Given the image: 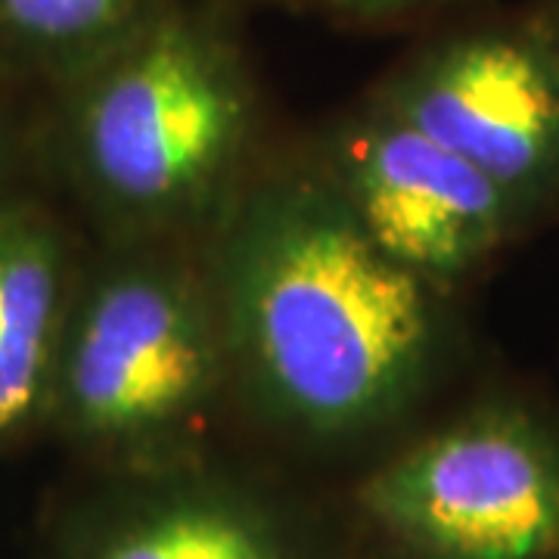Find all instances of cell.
<instances>
[{"mask_svg": "<svg viewBox=\"0 0 559 559\" xmlns=\"http://www.w3.org/2000/svg\"><path fill=\"white\" fill-rule=\"evenodd\" d=\"M224 323L264 407L308 436L392 417L432 352L429 283L367 237L340 190L280 183L224 259Z\"/></svg>", "mask_w": 559, "mask_h": 559, "instance_id": "obj_1", "label": "cell"}, {"mask_svg": "<svg viewBox=\"0 0 559 559\" xmlns=\"http://www.w3.org/2000/svg\"><path fill=\"white\" fill-rule=\"evenodd\" d=\"M237 66L209 32L140 22L81 62L69 150L91 193L128 218L162 221L200 202L246 138Z\"/></svg>", "mask_w": 559, "mask_h": 559, "instance_id": "obj_2", "label": "cell"}, {"mask_svg": "<svg viewBox=\"0 0 559 559\" xmlns=\"http://www.w3.org/2000/svg\"><path fill=\"white\" fill-rule=\"evenodd\" d=\"M218 360L197 289L175 271L131 264L69 305L50 411L94 444L159 441L209 404Z\"/></svg>", "mask_w": 559, "mask_h": 559, "instance_id": "obj_3", "label": "cell"}, {"mask_svg": "<svg viewBox=\"0 0 559 559\" xmlns=\"http://www.w3.org/2000/svg\"><path fill=\"white\" fill-rule=\"evenodd\" d=\"M360 510L417 559H559V441L522 414H476L385 460Z\"/></svg>", "mask_w": 559, "mask_h": 559, "instance_id": "obj_4", "label": "cell"}, {"mask_svg": "<svg viewBox=\"0 0 559 559\" xmlns=\"http://www.w3.org/2000/svg\"><path fill=\"white\" fill-rule=\"evenodd\" d=\"M385 109L513 200L559 162V60L528 38L454 40L411 69Z\"/></svg>", "mask_w": 559, "mask_h": 559, "instance_id": "obj_5", "label": "cell"}, {"mask_svg": "<svg viewBox=\"0 0 559 559\" xmlns=\"http://www.w3.org/2000/svg\"><path fill=\"white\" fill-rule=\"evenodd\" d=\"M340 197L367 237L423 283L485 259L513 209L495 180L389 109L348 140Z\"/></svg>", "mask_w": 559, "mask_h": 559, "instance_id": "obj_6", "label": "cell"}, {"mask_svg": "<svg viewBox=\"0 0 559 559\" xmlns=\"http://www.w3.org/2000/svg\"><path fill=\"white\" fill-rule=\"evenodd\" d=\"M69 305L60 230L32 205H0V441L50 411Z\"/></svg>", "mask_w": 559, "mask_h": 559, "instance_id": "obj_7", "label": "cell"}, {"mask_svg": "<svg viewBox=\"0 0 559 559\" xmlns=\"http://www.w3.org/2000/svg\"><path fill=\"white\" fill-rule=\"evenodd\" d=\"M87 559H289V547L259 507L218 491H180L103 528Z\"/></svg>", "mask_w": 559, "mask_h": 559, "instance_id": "obj_8", "label": "cell"}, {"mask_svg": "<svg viewBox=\"0 0 559 559\" xmlns=\"http://www.w3.org/2000/svg\"><path fill=\"white\" fill-rule=\"evenodd\" d=\"M150 0H0V38L44 60L87 62L138 28Z\"/></svg>", "mask_w": 559, "mask_h": 559, "instance_id": "obj_9", "label": "cell"}, {"mask_svg": "<svg viewBox=\"0 0 559 559\" xmlns=\"http://www.w3.org/2000/svg\"><path fill=\"white\" fill-rule=\"evenodd\" d=\"M326 3L348 13H395L404 7H417L423 0H326Z\"/></svg>", "mask_w": 559, "mask_h": 559, "instance_id": "obj_10", "label": "cell"}, {"mask_svg": "<svg viewBox=\"0 0 559 559\" xmlns=\"http://www.w3.org/2000/svg\"><path fill=\"white\" fill-rule=\"evenodd\" d=\"M557 60H559V50H557Z\"/></svg>", "mask_w": 559, "mask_h": 559, "instance_id": "obj_11", "label": "cell"}]
</instances>
